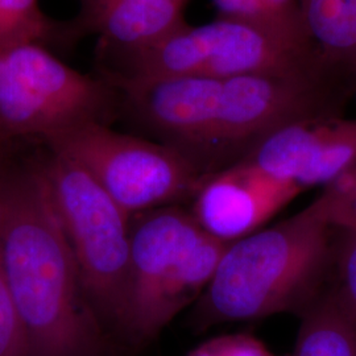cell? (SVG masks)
<instances>
[{
	"label": "cell",
	"mask_w": 356,
	"mask_h": 356,
	"mask_svg": "<svg viewBox=\"0 0 356 356\" xmlns=\"http://www.w3.org/2000/svg\"><path fill=\"white\" fill-rule=\"evenodd\" d=\"M227 244L209 235L178 204L131 218L127 281L113 342L141 348L188 306L211 280Z\"/></svg>",
	"instance_id": "277c9868"
},
{
	"label": "cell",
	"mask_w": 356,
	"mask_h": 356,
	"mask_svg": "<svg viewBox=\"0 0 356 356\" xmlns=\"http://www.w3.org/2000/svg\"><path fill=\"white\" fill-rule=\"evenodd\" d=\"M263 1L272 13L277 15L281 19L302 23L300 10H298V0H263Z\"/></svg>",
	"instance_id": "44dd1931"
},
{
	"label": "cell",
	"mask_w": 356,
	"mask_h": 356,
	"mask_svg": "<svg viewBox=\"0 0 356 356\" xmlns=\"http://www.w3.org/2000/svg\"><path fill=\"white\" fill-rule=\"evenodd\" d=\"M44 144L88 172L131 218L193 200L207 177L165 144L101 122L70 128Z\"/></svg>",
	"instance_id": "ba28073f"
},
{
	"label": "cell",
	"mask_w": 356,
	"mask_h": 356,
	"mask_svg": "<svg viewBox=\"0 0 356 356\" xmlns=\"http://www.w3.org/2000/svg\"><path fill=\"white\" fill-rule=\"evenodd\" d=\"M118 0H85L83 8L76 17V22L69 26L70 35L78 36L82 32H89L90 26L95 23V20L107 11Z\"/></svg>",
	"instance_id": "d6986e66"
},
{
	"label": "cell",
	"mask_w": 356,
	"mask_h": 356,
	"mask_svg": "<svg viewBox=\"0 0 356 356\" xmlns=\"http://www.w3.org/2000/svg\"><path fill=\"white\" fill-rule=\"evenodd\" d=\"M335 235L334 198L325 191L304 210L229 243L204 293L191 327L301 314L325 292Z\"/></svg>",
	"instance_id": "3957f363"
},
{
	"label": "cell",
	"mask_w": 356,
	"mask_h": 356,
	"mask_svg": "<svg viewBox=\"0 0 356 356\" xmlns=\"http://www.w3.org/2000/svg\"><path fill=\"white\" fill-rule=\"evenodd\" d=\"M300 317L292 356H356V322L327 289Z\"/></svg>",
	"instance_id": "4fadbf2b"
},
{
	"label": "cell",
	"mask_w": 356,
	"mask_h": 356,
	"mask_svg": "<svg viewBox=\"0 0 356 356\" xmlns=\"http://www.w3.org/2000/svg\"><path fill=\"white\" fill-rule=\"evenodd\" d=\"M123 56V69L103 70L102 76L153 79L332 73L304 28L222 16L204 26L185 24L152 45Z\"/></svg>",
	"instance_id": "5b68a950"
},
{
	"label": "cell",
	"mask_w": 356,
	"mask_h": 356,
	"mask_svg": "<svg viewBox=\"0 0 356 356\" xmlns=\"http://www.w3.org/2000/svg\"><path fill=\"white\" fill-rule=\"evenodd\" d=\"M325 189L335 198V207H342L356 198V164Z\"/></svg>",
	"instance_id": "ffe728a7"
},
{
	"label": "cell",
	"mask_w": 356,
	"mask_h": 356,
	"mask_svg": "<svg viewBox=\"0 0 356 356\" xmlns=\"http://www.w3.org/2000/svg\"><path fill=\"white\" fill-rule=\"evenodd\" d=\"M350 97L348 85L332 73L169 76L144 89L140 118L156 140L210 176L242 161L279 128L342 114Z\"/></svg>",
	"instance_id": "6da1fadb"
},
{
	"label": "cell",
	"mask_w": 356,
	"mask_h": 356,
	"mask_svg": "<svg viewBox=\"0 0 356 356\" xmlns=\"http://www.w3.org/2000/svg\"><path fill=\"white\" fill-rule=\"evenodd\" d=\"M186 356H276L250 334H226L211 338Z\"/></svg>",
	"instance_id": "e0dca14e"
},
{
	"label": "cell",
	"mask_w": 356,
	"mask_h": 356,
	"mask_svg": "<svg viewBox=\"0 0 356 356\" xmlns=\"http://www.w3.org/2000/svg\"><path fill=\"white\" fill-rule=\"evenodd\" d=\"M0 148V251L26 356H113L51 204L40 159Z\"/></svg>",
	"instance_id": "7a4b0ae2"
},
{
	"label": "cell",
	"mask_w": 356,
	"mask_h": 356,
	"mask_svg": "<svg viewBox=\"0 0 356 356\" xmlns=\"http://www.w3.org/2000/svg\"><path fill=\"white\" fill-rule=\"evenodd\" d=\"M0 148H1V147H0Z\"/></svg>",
	"instance_id": "603a6c76"
},
{
	"label": "cell",
	"mask_w": 356,
	"mask_h": 356,
	"mask_svg": "<svg viewBox=\"0 0 356 356\" xmlns=\"http://www.w3.org/2000/svg\"><path fill=\"white\" fill-rule=\"evenodd\" d=\"M222 17L236 19L243 22L270 24V26L304 28L300 22L281 19L272 13L263 0H213ZM305 29V28H304ZM306 32V31H305Z\"/></svg>",
	"instance_id": "ac0fdd59"
},
{
	"label": "cell",
	"mask_w": 356,
	"mask_h": 356,
	"mask_svg": "<svg viewBox=\"0 0 356 356\" xmlns=\"http://www.w3.org/2000/svg\"><path fill=\"white\" fill-rule=\"evenodd\" d=\"M47 149L38 159L51 204L90 305L113 341L127 281L131 216L81 166Z\"/></svg>",
	"instance_id": "8992f818"
},
{
	"label": "cell",
	"mask_w": 356,
	"mask_h": 356,
	"mask_svg": "<svg viewBox=\"0 0 356 356\" xmlns=\"http://www.w3.org/2000/svg\"><path fill=\"white\" fill-rule=\"evenodd\" d=\"M301 191L242 160L204 178L191 213L209 235L229 244L259 231Z\"/></svg>",
	"instance_id": "30bf717a"
},
{
	"label": "cell",
	"mask_w": 356,
	"mask_h": 356,
	"mask_svg": "<svg viewBox=\"0 0 356 356\" xmlns=\"http://www.w3.org/2000/svg\"><path fill=\"white\" fill-rule=\"evenodd\" d=\"M0 356H26L24 335L8 286L0 251Z\"/></svg>",
	"instance_id": "2e32d148"
},
{
	"label": "cell",
	"mask_w": 356,
	"mask_h": 356,
	"mask_svg": "<svg viewBox=\"0 0 356 356\" xmlns=\"http://www.w3.org/2000/svg\"><path fill=\"white\" fill-rule=\"evenodd\" d=\"M356 220V198L351 202L344 204L342 207H335L334 204V223L335 226L342 225L346 222Z\"/></svg>",
	"instance_id": "7402d4cb"
},
{
	"label": "cell",
	"mask_w": 356,
	"mask_h": 356,
	"mask_svg": "<svg viewBox=\"0 0 356 356\" xmlns=\"http://www.w3.org/2000/svg\"><path fill=\"white\" fill-rule=\"evenodd\" d=\"M58 35H69V29L51 22L38 0H0V51L41 44Z\"/></svg>",
	"instance_id": "5bb4252c"
},
{
	"label": "cell",
	"mask_w": 356,
	"mask_h": 356,
	"mask_svg": "<svg viewBox=\"0 0 356 356\" xmlns=\"http://www.w3.org/2000/svg\"><path fill=\"white\" fill-rule=\"evenodd\" d=\"M189 0H118L90 26L103 51H138L185 26Z\"/></svg>",
	"instance_id": "8fae6325"
},
{
	"label": "cell",
	"mask_w": 356,
	"mask_h": 356,
	"mask_svg": "<svg viewBox=\"0 0 356 356\" xmlns=\"http://www.w3.org/2000/svg\"><path fill=\"white\" fill-rule=\"evenodd\" d=\"M310 41L356 98V0H298Z\"/></svg>",
	"instance_id": "7c38bea8"
},
{
	"label": "cell",
	"mask_w": 356,
	"mask_h": 356,
	"mask_svg": "<svg viewBox=\"0 0 356 356\" xmlns=\"http://www.w3.org/2000/svg\"><path fill=\"white\" fill-rule=\"evenodd\" d=\"M243 161L304 191L329 186L356 164V118L316 116L269 134Z\"/></svg>",
	"instance_id": "9c48e42d"
},
{
	"label": "cell",
	"mask_w": 356,
	"mask_h": 356,
	"mask_svg": "<svg viewBox=\"0 0 356 356\" xmlns=\"http://www.w3.org/2000/svg\"><path fill=\"white\" fill-rule=\"evenodd\" d=\"M120 95L104 76L64 64L41 44L0 51V147L45 141L89 122H108Z\"/></svg>",
	"instance_id": "52a82bcc"
},
{
	"label": "cell",
	"mask_w": 356,
	"mask_h": 356,
	"mask_svg": "<svg viewBox=\"0 0 356 356\" xmlns=\"http://www.w3.org/2000/svg\"><path fill=\"white\" fill-rule=\"evenodd\" d=\"M327 291L356 322V220L335 226Z\"/></svg>",
	"instance_id": "9a60e30c"
}]
</instances>
